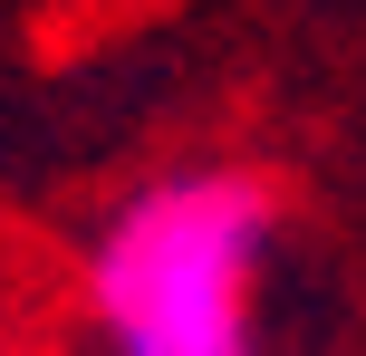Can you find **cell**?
Masks as SVG:
<instances>
[{
    "label": "cell",
    "instance_id": "1",
    "mask_svg": "<svg viewBox=\"0 0 366 356\" xmlns=\"http://www.w3.org/2000/svg\"><path fill=\"white\" fill-rule=\"evenodd\" d=\"M270 183L241 164L135 183L87 241V318L107 356H260L251 280L270 260Z\"/></svg>",
    "mask_w": 366,
    "mask_h": 356
}]
</instances>
